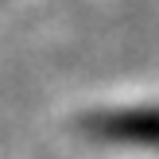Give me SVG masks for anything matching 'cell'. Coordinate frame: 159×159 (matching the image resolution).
<instances>
[{
    "label": "cell",
    "instance_id": "1",
    "mask_svg": "<svg viewBox=\"0 0 159 159\" xmlns=\"http://www.w3.org/2000/svg\"><path fill=\"white\" fill-rule=\"evenodd\" d=\"M89 128H97V136H113V140L159 144V113H113V116H93Z\"/></svg>",
    "mask_w": 159,
    "mask_h": 159
}]
</instances>
